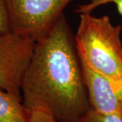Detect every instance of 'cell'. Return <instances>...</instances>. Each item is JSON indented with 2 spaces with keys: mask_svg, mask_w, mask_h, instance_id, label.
I'll return each instance as SVG.
<instances>
[{
  "mask_svg": "<svg viewBox=\"0 0 122 122\" xmlns=\"http://www.w3.org/2000/svg\"><path fill=\"white\" fill-rule=\"evenodd\" d=\"M21 94L29 113L44 110L58 122H79L91 109L74 35L64 14L35 43Z\"/></svg>",
  "mask_w": 122,
  "mask_h": 122,
  "instance_id": "cell-1",
  "label": "cell"
},
{
  "mask_svg": "<svg viewBox=\"0 0 122 122\" xmlns=\"http://www.w3.org/2000/svg\"><path fill=\"white\" fill-rule=\"evenodd\" d=\"M121 25H115L107 16L79 14L74 36L80 61L92 71L109 77L122 75Z\"/></svg>",
  "mask_w": 122,
  "mask_h": 122,
  "instance_id": "cell-2",
  "label": "cell"
},
{
  "mask_svg": "<svg viewBox=\"0 0 122 122\" xmlns=\"http://www.w3.org/2000/svg\"><path fill=\"white\" fill-rule=\"evenodd\" d=\"M73 0H5L11 29L34 42L52 28Z\"/></svg>",
  "mask_w": 122,
  "mask_h": 122,
  "instance_id": "cell-3",
  "label": "cell"
},
{
  "mask_svg": "<svg viewBox=\"0 0 122 122\" xmlns=\"http://www.w3.org/2000/svg\"><path fill=\"white\" fill-rule=\"evenodd\" d=\"M34 46L35 42L30 38L12 30L0 34V89L21 100L22 77Z\"/></svg>",
  "mask_w": 122,
  "mask_h": 122,
  "instance_id": "cell-4",
  "label": "cell"
},
{
  "mask_svg": "<svg viewBox=\"0 0 122 122\" xmlns=\"http://www.w3.org/2000/svg\"><path fill=\"white\" fill-rule=\"evenodd\" d=\"M81 64L91 109L122 118V75L105 76L90 69L81 61Z\"/></svg>",
  "mask_w": 122,
  "mask_h": 122,
  "instance_id": "cell-5",
  "label": "cell"
},
{
  "mask_svg": "<svg viewBox=\"0 0 122 122\" xmlns=\"http://www.w3.org/2000/svg\"><path fill=\"white\" fill-rule=\"evenodd\" d=\"M29 112L22 100L0 89V122H29Z\"/></svg>",
  "mask_w": 122,
  "mask_h": 122,
  "instance_id": "cell-6",
  "label": "cell"
},
{
  "mask_svg": "<svg viewBox=\"0 0 122 122\" xmlns=\"http://www.w3.org/2000/svg\"><path fill=\"white\" fill-rule=\"evenodd\" d=\"M112 3L116 5L118 13L122 17V0H91L88 4L79 5L77 7L75 12L77 13H91L92 12L102 5Z\"/></svg>",
  "mask_w": 122,
  "mask_h": 122,
  "instance_id": "cell-7",
  "label": "cell"
},
{
  "mask_svg": "<svg viewBox=\"0 0 122 122\" xmlns=\"http://www.w3.org/2000/svg\"><path fill=\"white\" fill-rule=\"evenodd\" d=\"M79 122H122V118L115 114H102L90 110Z\"/></svg>",
  "mask_w": 122,
  "mask_h": 122,
  "instance_id": "cell-8",
  "label": "cell"
},
{
  "mask_svg": "<svg viewBox=\"0 0 122 122\" xmlns=\"http://www.w3.org/2000/svg\"><path fill=\"white\" fill-rule=\"evenodd\" d=\"M12 31L5 0H0V34Z\"/></svg>",
  "mask_w": 122,
  "mask_h": 122,
  "instance_id": "cell-9",
  "label": "cell"
},
{
  "mask_svg": "<svg viewBox=\"0 0 122 122\" xmlns=\"http://www.w3.org/2000/svg\"><path fill=\"white\" fill-rule=\"evenodd\" d=\"M29 122H58L52 115L41 109H35L29 113Z\"/></svg>",
  "mask_w": 122,
  "mask_h": 122,
  "instance_id": "cell-10",
  "label": "cell"
}]
</instances>
